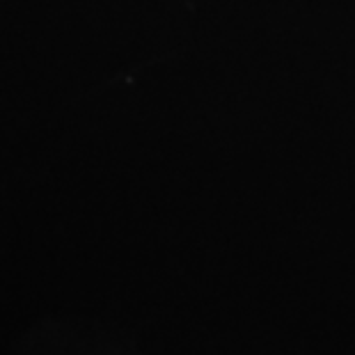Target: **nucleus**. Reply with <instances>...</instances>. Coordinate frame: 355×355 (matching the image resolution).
<instances>
[]
</instances>
